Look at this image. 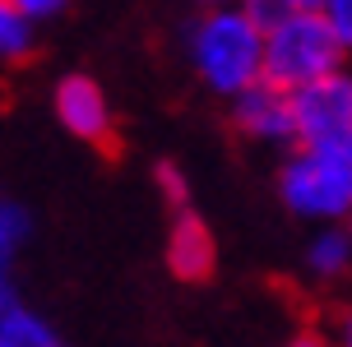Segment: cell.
I'll list each match as a JSON object with an SVG mask.
<instances>
[{"label": "cell", "mask_w": 352, "mask_h": 347, "mask_svg": "<svg viewBox=\"0 0 352 347\" xmlns=\"http://www.w3.org/2000/svg\"><path fill=\"white\" fill-rule=\"evenodd\" d=\"M186 60L218 98H241L264 79V23L241 0H209L186 28Z\"/></svg>", "instance_id": "obj_1"}, {"label": "cell", "mask_w": 352, "mask_h": 347, "mask_svg": "<svg viewBox=\"0 0 352 347\" xmlns=\"http://www.w3.org/2000/svg\"><path fill=\"white\" fill-rule=\"evenodd\" d=\"M278 194L297 218L338 227L352 218V139L297 144L278 167Z\"/></svg>", "instance_id": "obj_2"}, {"label": "cell", "mask_w": 352, "mask_h": 347, "mask_svg": "<svg viewBox=\"0 0 352 347\" xmlns=\"http://www.w3.org/2000/svg\"><path fill=\"white\" fill-rule=\"evenodd\" d=\"M343 56H348L343 42L334 37V28L324 23L320 10L287 14L264 28V79L287 88V93H301L324 74H338Z\"/></svg>", "instance_id": "obj_3"}, {"label": "cell", "mask_w": 352, "mask_h": 347, "mask_svg": "<svg viewBox=\"0 0 352 347\" xmlns=\"http://www.w3.org/2000/svg\"><path fill=\"white\" fill-rule=\"evenodd\" d=\"M232 130L250 144H269V148H297V98L287 88L260 79L255 88H246L241 98H232Z\"/></svg>", "instance_id": "obj_4"}, {"label": "cell", "mask_w": 352, "mask_h": 347, "mask_svg": "<svg viewBox=\"0 0 352 347\" xmlns=\"http://www.w3.org/2000/svg\"><path fill=\"white\" fill-rule=\"evenodd\" d=\"M52 107L56 121L74 139L93 144L98 153H116V116H111V102L93 74H65L52 93Z\"/></svg>", "instance_id": "obj_5"}, {"label": "cell", "mask_w": 352, "mask_h": 347, "mask_svg": "<svg viewBox=\"0 0 352 347\" xmlns=\"http://www.w3.org/2000/svg\"><path fill=\"white\" fill-rule=\"evenodd\" d=\"M297 98V130L301 144H334L352 139V74H324L316 84H306Z\"/></svg>", "instance_id": "obj_6"}, {"label": "cell", "mask_w": 352, "mask_h": 347, "mask_svg": "<svg viewBox=\"0 0 352 347\" xmlns=\"http://www.w3.org/2000/svg\"><path fill=\"white\" fill-rule=\"evenodd\" d=\"M218 264V245H213V232L204 227V218L195 208H181L172 213V232H167V269H172L181 282H204Z\"/></svg>", "instance_id": "obj_7"}, {"label": "cell", "mask_w": 352, "mask_h": 347, "mask_svg": "<svg viewBox=\"0 0 352 347\" xmlns=\"http://www.w3.org/2000/svg\"><path fill=\"white\" fill-rule=\"evenodd\" d=\"M306 273L316 282H338L352 273V236L348 227H320L316 236L306 241Z\"/></svg>", "instance_id": "obj_8"}, {"label": "cell", "mask_w": 352, "mask_h": 347, "mask_svg": "<svg viewBox=\"0 0 352 347\" xmlns=\"http://www.w3.org/2000/svg\"><path fill=\"white\" fill-rule=\"evenodd\" d=\"M28 227H33L28 208L0 194V306L19 296L14 292V260L23 250V241H28Z\"/></svg>", "instance_id": "obj_9"}, {"label": "cell", "mask_w": 352, "mask_h": 347, "mask_svg": "<svg viewBox=\"0 0 352 347\" xmlns=\"http://www.w3.org/2000/svg\"><path fill=\"white\" fill-rule=\"evenodd\" d=\"M33 28L37 23H28L10 0H0V65H23L33 56V47H37Z\"/></svg>", "instance_id": "obj_10"}, {"label": "cell", "mask_w": 352, "mask_h": 347, "mask_svg": "<svg viewBox=\"0 0 352 347\" xmlns=\"http://www.w3.org/2000/svg\"><path fill=\"white\" fill-rule=\"evenodd\" d=\"M250 14L260 19L264 28L269 23H278V19H287V14H306V10H320L324 0H241Z\"/></svg>", "instance_id": "obj_11"}, {"label": "cell", "mask_w": 352, "mask_h": 347, "mask_svg": "<svg viewBox=\"0 0 352 347\" xmlns=\"http://www.w3.org/2000/svg\"><path fill=\"white\" fill-rule=\"evenodd\" d=\"M153 181H158V190H162V199H167V208H172V213L190 208V186H186V176H181V167H176V162H158Z\"/></svg>", "instance_id": "obj_12"}, {"label": "cell", "mask_w": 352, "mask_h": 347, "mask_svg": "<svg viewBox=\"0 0 352 347\" xmlns=\"http://www.w3.org/2000/svg\"><path fill=\"white\" fill-rule=\"evenodd\" d=\"M320 14H324V23L334 28V37L343 42V52H352V0H324Z\"/></svg>", "instance_id": "obj_13"}, {"label": "cell", "mask_w": 352, "mask_h": 347, "mask_svg": "<svg viewBox=\"0 0 352 347\" xmlns=\"http://www.w3.org/2000/svg\"><path fill=\"white\" fill-rule=\"evenodd\" d=\"M10 5H14L28 23H42V19H56L65 5H70V0H10Z\"/></svg>", "instance_id": "obj_14"}, {"label": "cell", "mask_w": 352, "mask_h": 347, "mask_svg": "<svg viewBox=\"0 0 352 347\" xmlns=\"http://www.w3.org/2000/svg\"><path fill=\"white\" fill-rule=\"evenodd\" d=\"M334 347H352V306H343L334 320Z\"/></svg>", "instance_id": "obj_15"}, {"label": "cell", "mask_w": 352, "mask_h": 347, "mask_svg": "<svg viewBox=\"0 0 352 347\" xmlns=\"http://www.w3.org/2000/svg\"><path fill=\"white\" fill-rule=\"evenodd\" d=\"M287 347H334V343H329V338H320V333H311V329H306V333H297V338H292Z\"/></svg>", "instance_id": "obj_16"}, {"label": "cell", "mask_w": 352, "mask_h": 347, "mask_svg": "<svg viewBox=\"0 0 352 347\" xmlns=\"http://www.w3.org/2000/svg\"><path fill=\"white\" fill-rule=\"evenodd\" d=\"M47 347H65V343H60V338H56V343H47Z\"/></svg>", "instance_id": "obj_17"}, {"label": "cell", "mask_w": 352, "mask_h": 347, "mask_svg": "<svg viewBox=\"0 0 352 347\" xmlns=\"http://www.w3.org/2000/svg\"><path fill=\"white\" fill-rule=\"evenodd\" d=\"M343 227H348V236H352V218H348V223H343Z\"/></svg>", "instance_id": "obj_18"}, {"label": "cell", "mask_w": 352, "mask_h": 347, "mask_svg": "<svg viewBox=\"0 0 352 347\" xmlns=\"http://www.w3.org/2000/svg\"><path fill=\"white\" fill-rule=\"evenodd\" d=\"M14 301H19V296H14ZM5 306H10V301H5Z\"/></svg>", "instance_id": "obj_19"}]
</instances>
